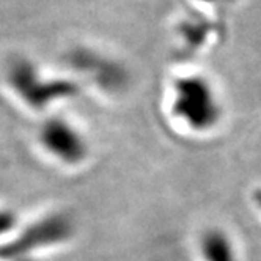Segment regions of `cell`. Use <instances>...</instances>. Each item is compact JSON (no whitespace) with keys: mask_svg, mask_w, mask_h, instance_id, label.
<instances>
[{"mask_svg":"<svg viewBox=\"0 0 261 261\" xmlns=\"http://www.w3.org/2000/svg\"><path fill=\"white\" fill-rule=\"evenodd\" d=\"M200 253L203 261H238L233 239L220 228H210L201 234Z\"/></svg>","mask_w":261,"mask_h":261,"instance_id":"obj_6","label":"cell"},{"mask_svg":"<svg viewBox=\"0 0 261 261\" xmlns=\"http://www.w3.org/2000/svg\"><path fill=\"white\" fill-rule=\"evenodd\" d=\"M253 200H255V204H256V208L261 211V189H258V191H255V194H253Z\"/></svg>","mask_w":261,"mask_h":261,"instance_id":"obj_7","label":"cell"},{"mask_svg":"<svg viewBox=\"0 0 261 261\" xmlns=\"http://www.w3.org/2000/svg\"><path fill=\"white\" fill-rule=\"evenodd\" d=\"M74 233V223L72 219L66 214L57 213L44 217L43 220L36 222L32 225L14 244L7 249V253H24L29 250L41 249L60 244L63 241H68Z\"/></svg>","mask_w":261,"mask_h":261,"instance_id":"obj_5","label":"cell"},{"mask_svg":"<svg viewBox=\"0 0 261 261\" xmlns=\"http://www.w3.org/2000/svg\"><path fill=\"white\" fill-rule=\"evenodd\" d=\"M8 77L14 90L35 109H44L52 102L74 98L81 90L74 79L44 76L25 59H17L10 65Z\"/></svg>","mask_w":261,"mask_h":261,"instance_id":"obj_3","label":"cell"},{"mask_svg":"<svg viewBox=\"0 0 261 261\" xmlns=\"http://www.w3.org/2000/svg\"><path fill=\"white\" fill-rule=\"evenodd\" d=\"M43 146L59 161L77 165L88 156V143L81 130L63 118H52L41 127Z\"/></svg>","mask_w":261,"mask_h":261,"instance_id":"obj_4","label":"cell"},{"mask_svg":"<svg viewBox=\"0 0 261 261\" xmlns=\"http://www.w3.org/2000/svg\"><path fill=\"white\" fill-rule=\"evenodd\" d=\"M65 63L71 71V79L98 88L106 95H120L130 84L126 65L110 52L91 46L74 44L65 54Z\"/></svg>","mask_w":261,"mask_h":261,"instance_id":"obj_2","label":"cell"},{"mask_svg":"<svg viewBox=\"0 0 261 261\" xmlns=\"http://www.w3.org/2000/svg\"><path fill=\"white\" fill-rule=\"evenodd\" d=\"M172 112L186 126L197 133H206L222 120L219 93L206 76L184 74L172 84Z\"/></svg>","mask_w":261,"mask_h":261,"instance_id":"obj_1","label":"cell"}]
</instances>
